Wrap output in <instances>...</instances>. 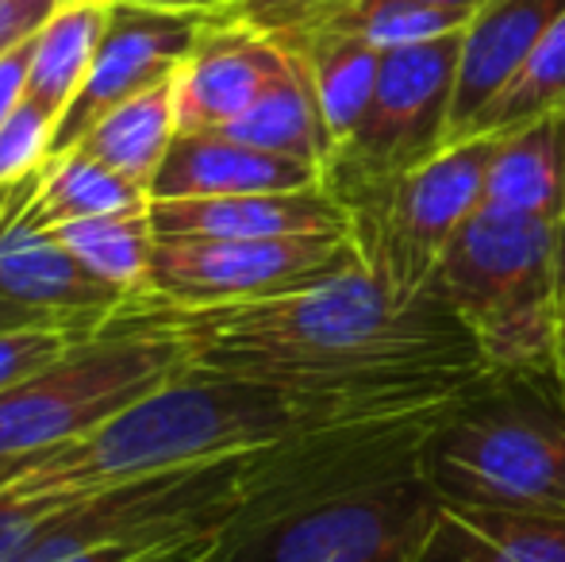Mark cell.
<instances>
[{
	"instance_id": "33",
	"label": "cell",
	"mask_w": 565,
	"mask_h": 562,
	"mask_svg": "<svg viewBox=\"0 0 565 562\" xmlns=\"http://www.w3.org/2000/svg\"><path fill=\"white\" fill-rule=\"evenodd\" d=\"M554 378H558V390L565 397V297H562V312H558V331H554Z\"/></svg>"
},
{
	"instance_id": "6",
	"label": "cell",
	"mask_w": 565,
	"mask_h": 562,
	"mask_svg": "<svg viewBox=\"0 0 565 562\" xmlns=\"http://www.w3.org/2000/svg\"><path fill=\"white\" fill-rule=\"evenodd\" d=\"M185 367L178 339L119 308L105 331L70 343L51 367L0 393V463L82 439Z\"/></svg>"
},
{
	"instance_id": "25",
	"label": "cell",
	"mask_w": 565,
	"mask_h": 562,
	"mask_svg": "<svg viewBox=\"0 0 565 562\" xmlns=\"http://www.w3.org/2000/svg\"><path fill=\"white\" fill-rule=\"evenodd\" d=\"M328 23L354 31V35H362L377 51H396V46L427 43V39L461 31L469 23V15L450 12V8L416 4V0H354L339 15H331ZM328 23H320V28H328Z\"/></svg>"
},
{
	"instance_id": "28",
	"label": "cell",
	"mask_w": 565,
	"mask_h": 562,
	"mask_svg": "<svg viewBox=\"0 0 565 562\" xmlns=\"http://www.w3.org/2000/svg\"><path fill=\"white\" fill-rule=\"evenodd\" d=\"M70 343H77V339L58 336V331H12V336H0V393L28 382L43 367H51Z\"/></svg>"
},
{
	"instance_id": "13",
	"label": "cell",
	"mask_w": 565,
	"mask_h": 562,
	"mask_svg": "<svg viewBox=\"0 0 565 562\" xmlns=\"http://www.w3.org/2000/svg\"><path fill=\"white\" fill-rule=\"evenodd\" d=\"M312 185H323V173L308 162L246 147L224 131H178L150 181V201L292 193Z\"/></svg>"
},
{
	"instance_id": "4",
	"label": "cell",
	"mask_w": 565,
	"mask_h": 562,
	"mask_svg": "<svg viewBox=\"0 0 565 562\" xmlns=\"http://www.w3.org/2000/svg\"><path fill=\"white\" fill-rule=\"evenodd\" d=\"M424 474L443 505L565 517V397L554 370H489L466 385L427 432Z\"/></svg>"
},
{
	"instance_id": "10",
	"label": "cell",
	"mask_w": 565,
	"mask_h": 562,
	"mask_svg": "<svg viewBox=\"0 0 565 562\" xmlns=\"http://www.w3.org/2000/svg\"><path fill=\"white\" fill-rule=\"evenodd\" d=\"M39 173L0 189V336L58 331L89 339L105 331L131 297L93 278L54 227L35 216L31 201Z\"/></svg>"
},
{
	"instance_id": "8",
	"label": "cell",
	"mask_w": 565,
	"mask_h": 562,
	"mask_svg": "<svg viewBox=\"0 0 565 562\" xmlns=\"http://www.w3.org/2000/svg\"><path fill=\"white\" fill-rule=\"evenodd\" d=\"M492 150L497 136L447 142L439 155L350 216V235L362 251V263L396 297L427 293L450 240L481 209Z\"/></svg>"
},
{
	"instance_id": "17",
	"label": "cell",
	"mask_w": 565,
	"mask_h": 562,
	"mask_svg": "<svg viewBox=\"0 0 565 562\" xmlns=\"http://www.w3.org/2000/svg\"><path fill=\"white\" fill-rule=\"evenodd\" d=\"M481 204L565 224V108L497 136Z\"/></svg>"
},
{
	"instance_id": "1",
	"label": "cell",
	"mask_w": 565,
	"mask_h": 562,
	"mask_svg": "<svg viewBox=\"0 0 565 562\" xmlns=\"http://www.w3.org/2000/svg\"><path fill=\"white\" fill-rule=\"evenodd\" d=\"M127 316L178 339L189 367L358 409L443 401L489 374L461 320L435 297H396L365 263L281 297L173 308L135 297Z\"/></svg>"
},
{
	"instance_id": "15",
	"label": "cell",
	"mask_w": 565,
	"mask_h": 562,
	"mask_svg": "<svg viewBox=\"0 0 565 562\" xmlns=\"http://www.w3.org/2000/svg\"><path fill=\"white\" fill-rule=\"evenodd\" d=\"M154 235H201V240H266V235L347 232L350 212L323 185L292 193L185 197L150 201Z\"/></svg>"
},
{
	"instance_id": "34",
	"label": "cell",
	"mask_w": 565,
	"mask_h": 562,
	"mask_svg": "<svg viewBox=\"0 0 565 562\" xmlns=\"http://www.w3.org/2000/svg\"><path fill=\"white\" fill-rule=\"evenodd\" d=\"M416 4H431V8H450V12H466V15H473L477 8L484 4V0H416Z\"/></svg>"
},
{
	"instance_id": "20",
	"label": "cell",
	"mask_w": 565,
	"mask_h": 562,
	"mask_svg": "<svg viewBox=\"0 0 565 562\" xmlns=\"http://www.w3.org/2000/svg\"><path fill=\"white\" fill-rule=\"evenodd\" d=\"M224 136L246 142V147L269 150V155L297 158V162H308L323 173L331 158V139L323 128L320 105H316L312 82H308L297 54H292L289 70L235 124H227Z\"/></svg>"
},
{
	"instance_id": "7",
	"label": "cell",
	"mask_w": 565,
	"mask_h": 562,
	"mask_svg": "<svg viewBox=\"0 0 565 562\" xmlns=\"http://www.w3.org/2000/svg\"><path fill=\"white\" fill-rule=\"evenodd\" d=\"M461 31L385 51L358 128L331 150L323 189L354 216L450 142Z\"/></svg>"
},
{
	"instance_id": "32",
	"label": "cell",
	"mask_w": 565,
	"mask_h": 562,
	"mask_svg": "<svg viewBox=\"0 0 565 562\" xmlns=\"http://www.w3.org/2000/svg\"><path fill=\"white\" fill-rule=\"evenodd\" d=\"M212 540H216V536H204V540L178 543V548H166V551H158V555H150V559H142V562H209Z\"/></svg>"
},
{
	"instance_id": "22",
	"label": "cell",
	"mask_w": 565,
	"mask_h": 562,
	"mask_svg": "<svg viewBox=\"0 0 565 562\" xmlns=\"http://www.w3.org/2000/svg\"><path fill=\"white\" fill-rule=\"evenodd\" d=\"M35 216L46 227L70 224V220L116 216V212H142L150 209V193L100 158L85 155L82 147L51 155L39 173L35 189Z\"/></svg>"
},
{
	"instance_id": "12",
	"label": "cell",
	"mask_w": 565,
	"mask_h": 562,
	"mask_svg": "<svg viewBox=\"0 0 565 562\" xmlns=\"http://www.w3.org/2000/svg\"><path fill=\"white\" fill-rule=\"evenodd\" d=\"M292 54L277 39L227 15H209L196 46L173 77L181 131H224L277 77Z\"/></svg>"
},
{
	"instance_id": "11",
	"label": "cell",
	"mask_w": 565,
	"mask_h": 562,
	"mask_svg": "<svg viewBox=\"0 0 565 562\" xmlns=\"http://www.w3.org/2000/svg\"><path fill=\"white\" fill-rule=\"evenodd\" d=\"M209 15L196 12H166V8H142L113 0L108 28L100 35L97 59L89 66L82 93L54 128L51 155L74 150L85 131L113 113L116 105L154 89V85L178 77L181 62L196 46Z\"/></svg>"
},
{
	"instance_id": "23",
	"label": "cell",
	"mask_w": 565,
	"mask_h": 562,
	"mask_svg": "<svg viewBox=\"0 0 565 562\" xmlns=\"http://www.w3.org/2000/svg\"><path fill=\"white\" fill-rule=\"evenodd\" d=\"M70 255L93 274V278L116 285L127 297H142L150 278V255H154V224L150 209L116 212V216L70 220L54 227Z\"/></svg>"
},
{
	"instance_id": "2",
	"label": "cell",
	"mask_w": 565,
	"mask_h": 562,
	"mask_svg": "<svg viewBox=\"0 0 565 562\" xmlns=\"http://www.w3.org/2000/svg\"><path fill=\"white\" fill-rule=\"evenodd\" d=\"M454 397L358 413L262 447L209 562H412L443 509L424 439Z\"/></svg>"
},
{
	"instance_id": "5",
	"label": "cell",
	"mask_w": 565,
	"mask_h": 562,
	"mask_svg": "<svg viewBox=\"0 0 565 562\" xmlns=\"http://www.w3.org/2000/svg\"><path fill=\"white\" fill-rule=\"evenodd\" d=\"M427 289L458 316L489 370L551 367L565 297V224L481 204Z\"/></svg>"
},
{
	"instance_id": "27",
	"label": "cell",
	"mask_w": 565,
	"mask_h": 562,
	"mask_svg": "<svg viewBox=\"0 0 565 562\" xmlns=\"http://www.w3.org/2000/svg\"><path fill=\"white\" fill-rule=\"evenodd\" d=\"M350 4H354V0H235V4L220 15L246 23V28L277 39V43H289V39L328 23L331 15H339L342 8H350Z\"/></svg>"
},
{
	"instance_id": "30",
	"label": "cell",
	"mask_w": 565,
	"mask_h": 562,
	"mask_svg": "<svg viewBox=\"0 0 565 562\" xmlns=\"http://www.w3.org/2000/svg\"><path fill=\"white\" fill-rule=\"evenodd\" d=\"M28 62H31V43L0 54V124H4L8 116H12V108L23 100V85H28Z\"/></svg>"
},
{
	"instance_id": "24",
	"label": "cell",
	"mask_w": 565,
	"mask_h": 562,
	"mask_svg": "<svg viewBox=\"0 0 565 562\" xmlns=\"http://www.w3.org/2000/svg\"><path fill=\"white\" fill-rule=\"evenodd\" d=\"M565 108V12L551 23L535 51L527 54L515 77L492 97V105L473 120L469 136H504V131L531 124L546 113Z\"/></svg>"
},
{
	"instance_id": "16",
	"label": "cell",
	"mask_w": 565,
	"mask_h": 562,
	"mask_svg": "<svg viewBox=\"0 0 565 562\" xmlns=\"http://www.w3.org/2000/svg\"><path fill=\"white\" fill-rule=\"evenodd\" d=\"M412 562H565V517L443 505Z\"/></svg>"
},
{
	"instance_id": "29",
	"label": "cell",
	"mask_w": 565,
	"mask_h": 562,
	"mask_svg": "<svg viewBox=\"0 0 565 562\" xmlns=\"http://www.w3.org/2000/svg\"><path fill=\"white\" fill-rule=\"evenodd\" d=\"M58 8L62 0H0V54L31 43Z\"/></svg>"
},
{
	"instance_id": "19",
	"label": "cell",
	"mask_w": 565,
	"mask_h": 562,
	"mask_svg": "<svg viewBox=\"0 0 565 562\" xmlns=\"http://www.w3.org/2000/svg\"><path fill=\"white\" fill-rule=\"evenodd\" d=\"M108 12H113V0H62L58 12L31 39L23 97L62 120L89 77L100 35L108 28Z\"/></svg>"
},
{
	"instance_id": "26",
	"label": "cell",
	"mask_w": 565,
	"mask_h": 562,
	"mask_svg": "<svg viewBox=\"0 0 565 562\" xmlns=\"http://www.w3.org/2000/svg\"><path fill=\"white\" fill-rule=\"evenodd\" d=\"M54 128H58V116L46 113L35 100L23 97L12 108V116L0 124V189L35 178L43 170L51 158Z\"/></svg>"
},
{
	"instance_id": "9",
	"label": "cell",
	"mask_w": 565,
	"mask_h": 562,
	"mask_svg": "<svg viewBox=\"0 0 565 562\" xmlns=\"http://www.w3.org/2000/svg\"><path fill=\"white\" fill-rule=\"evenodd\" d=\"M362 263L354 235H266V240H201L154 235L147 300L173 308H216L281 297L320 285Z\"/></svg>"
},
{
	"instance_id": "3",
	"label": "cell",
	"mask_w": 565,
	"mask_h": 562,
	"mask_svg": "<svg viewBox=\"0 0 565 562\" xmlns=\"http://www.w3.org/2000/svg\"><path fill=\"white\" fill-rule=\"evenodd\" d=\"M358 413L377 409L185 367L178 378L150 390L82 439L0 463V494L85 497L124 481L274 447L308 427L335 424Z\"/></svg>"
},
{
	"instance_id": "31",
	"label": "cell",
	"mask_w": 565,
	"mask_h": 562,
	"mask_svg": "<svg viewBox=\"0 0 565 562\" xmlns=\"http://www.w3.org/2000/svg\"><path fill=\"white\" fill-rule=\"evenodd\" d=\"M124 4L142 8H166V12H196V15H220L227 12L235 0H124Z\"/></svg>"
},
{
	"instance_id": "18",
	"label": "cell",
	"mask_w": 565,
	"mask_h": 562,
	"mask_svg": "<svg viewBox=\"0 0 565 562\" xmlns=\"http://www.w3.org/2000/svg\"><path fill=\"white\" fill-rule=\"evenodd\" d=\"M281 46L289 54H297L300 66H305L316 93V105H320L323 128H328L331 150H335L358 128L365 108H370L385 51L365 43L354 31L335 28V23L308 31V35H297Z\"/></svg>"
},
{
	"instance_id": "21",
	"label": "cell",
	"mask_w": 565,
	"mask_h": 562,
	"mask_svg": "<svg viewBox=\"0 0 565 562\" xmlns=\"http://www.w3.org/2000/svg\"><path fill=\"white\" fill-rule=\"evenodd\" d=\"M178 97H173L170 77V82L154 85V89L139 93V97L116 105L113 113H105L85 131V139L77 147L150 193V181H154L158 166H162L170 142L178 139Z\"/></svg>"
},
{
	"instance_id": "14",
	"label": "cell",
	"mask_w": 565,
	"mask_h": 562,
	"mask_svg": "<svg viewBox=\"0 0 565 562\" xmlns=\"http://www.w3.org/2000/svg\"><path fill=\"white\" fill-rule=\"evenodd\" d=\"M565 12V0H484L461 28L450 142L466 139L473 120L527 62L539 39Z\"/></svg>"
}]
</instances>
